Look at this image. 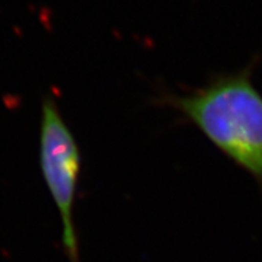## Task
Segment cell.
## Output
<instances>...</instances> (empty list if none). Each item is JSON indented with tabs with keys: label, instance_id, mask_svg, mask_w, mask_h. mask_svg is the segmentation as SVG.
Here are the masks:
<instances>
[{
	"label": "cell",
	"instance_id": "2",
	"mask_svg": "<svg viewBox=\"0 0 262 262\" xmlns=\"http://www.w3.org/2000/svg\"><path fill=\"white\" fill-rule=\"evenodd\" d=\"M39 166L62 225V248L70 262H79V241L74 206L79 185L82 156L73 130L63 118L55 97L41 99L39 127Z\"/></svg>",
	"mask_w": 262,
	"mask_h": 262
},
{
	"label": "cell",
	"instance_id": "1",
	"mask_svg": "<svg viewBox=\"0 0 262 262\" xmlns=\"http://www.w3.org/2000/svg\"><path fill=\"white\" fill-rule=\"evenodd\" d=\"M250 62L241 70L214 74L191 90L162 91L154 102L195 126L231 162L252 177L262 193V94Z\"/></svg>",
	"mask_w": 262,
	"mask_h": 262
}]
</instances>
